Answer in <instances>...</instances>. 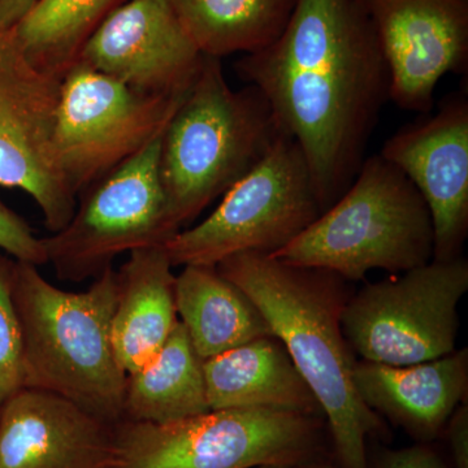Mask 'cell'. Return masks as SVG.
<instances>
[{
    "label": "cell",
    "instance_id": "cell-1",
    "mask_svg": "<svg viewBox=\"0 0 468 468\" xmlns=\"http://www.w3.org/2000/svg\"><path fill=\"white\" fill-rule=\"evenodd\" d=\"M236 72L300 144L324 212L358 174L390 101L389 69L365 0H297L275 41L243 55Z\"/></svg>",
    "mask_w": 468,
    "mask_h": 468
},
{
    "label": "cell",
    "instance_id": "cell-2",
    "mask_svg": "<svg viewBox=\"0 0 468 468\" xmlns=\"http://www.w3.org/2000/svg\"><path fill=\"white\" fill-rule=\"evenodd\" d=\"M217 268L261 311L313 390L325 419L335 467L368 468L367 440L387 436L388 428L354 384L356 360L341 326L349 300L346 280L257 252L234 255Z\"/></svg>",
    "mask_w": 468,
    "mask_h": 468
},
{
    "label": "cell",
    "instance_id": "cell-3",
    "mask_svg": "<svg viewBox=\"0 0 468 468\" xmlns=\"http://www.w3.org/2000/svg\"><path fill=\"white\" fill-rule=\"evenodd\" d=\"M116 295L113 267L86 291L68 292L50 284L33 264L16 261L15 266L24 388L58 394L111 426L124 415L128 378L111 335Z\"/></svg>",
    "mask_w": 468,
    "mask_h": 468
},
{
    "label": "cell",
    "instance_id": "cell-4",
    "mask_svg": "<svg viewBox=\"0 0 468 468\" xmlns=\"http://www.w3.org/2000/svg\"><path fill=\"white\" fill-rule=\"evenodd\" d=\"M282 133L255 86L233 90L221 58L205 57L162 138L160 178L178 232L249 174Z\"/></svg>",
    "mask_w": 468,
    "mask_h": 468
},
{
    "label": "cell",
    "instance_id": "cell-5",
    "mask_svg": "<svg viewBox=\"0 0 468 468\" xmlns=\"http://www.w3.org/2000/svg\"><path fill=\"white\" fill-rule=\"evenodd\" d=\"M433 251L423 197L401 169L375 154L331 207L270 257L358 282L372 270L401 275L433 261Z\"/></svg>",
    "mask_w": 468,
    "mask_h": 468
},
{
    "label": "cell",
    "instance_id": "cell-6",
    "mask_svg": "<svg viewBox=\"0 0 468 468\" xmlns=\"http://www.w3.org/2000/svg\"><path fill=\"white\" fill-rule=\"evenodd\" d=\"M326 433L323 415L264 409L211 410L165 424L122 419L106 468H294L326 455Z\"/></svg>",
    "mask_w": 468,
    "mask_h": 468
},
{
    "label": "cell",
    "instance_id": "cell-7",
    "mask_svg": "<svg viewBox=\"0 0 468 468\" xmlns=\"http://www.w3.org/2000/svg\"><path fill=\"white\" fill-rule=\"evenodd\" d=\"M300 144L282 133L198 226L165 243L174 267L214 266L243 252L271 255L322 215Z\"/></svg>",
    "mask_w": 468,
    "mask_h": 468
},
{
    "label": "cell",
    "instance_id": "cell-8",
    "mask_svg": "<svg viewBox=\"0 0 468 468\" xmlns=\"http://www.w3.org/2000/svg\"><path fill=\"white\" fill-rule=\"evenodd\" d=\"M468 291L463 257L431 261L351 295L341 326L353 353L387 366H411L455 350L458 304Z\"/></svg>",
    "mask_w": 468,
    "mask_h": 468
},
{
    "label": "cell",
    "instance_id": "cell-9",
    "mask_svg": "<svg viewBox=\"0 0 468 468\" xmlns=\"http://www.w3.org/2000/svg\"><path fill=\"white\" fill-rule=\"evenodd\" d=\"M163 133L80 193L67 226L42 239L58 279H95L119 255L163 246L178 233L160 178Z\"/></svg>",
    "mask_w": 468,
    "mask_h": 468
},
{
    "label": "cell",
    "instance_id": "cell-10",
    "mask_svg": "<svg viewBox=\"0 0 468 468\" xmlns=\"http://www.w3.org/2000/svg\"><path fill=\"white\" fill-rule=\"evenodd\" d=\"M186 94H143L76 61L61 80L54 124L55 155L76 196L158 138Z\"/></svg>",
    "mask_w": 468,
    "mask_h": 468
},
{
    "label": "cell",
    "instance_id": "cell-11",
    "mask_svg": "<svg viewBox=\"0 0 468 468\" xmlns=\"http://www.w3.org/2000/svg\"><path fill=\"white\" fill-rule=\"evenodd\" d=\"M61 80L30 60L14 27L0 26V186L27 193L51 233L77 205L55 155Z\"/></svg>",
    "mask_w": 468,
    "mask_h": 468
},
{
    "label": "cell",
    "instance_id": "cell-12",
    "mask_svg": "<svg viewBox=\"0 0 468 468\" xmlns=\"http://www.w3.org/2000/svg\"><path fill=\"white\" fill-rule=\"evenodd\" d=\"M390 76V101L430 113L440 80L466 75L468 0H365Z\"/></svg>",
    "mask_w": 468,
    "mask_h": 468
},
{
    "label": "cell",
    "instance_id": "cell-13",
    "mask_svg": "<svg viewBox=\"0 0 468 468\" xmlns=\"http://www.w3.org/2000/svg\"><path fill=\"white\" fill-rule=\"evenodd\" d=\"M205 57L165 0H126L76 61L143 94L178 97L192 88Z\"/></svg>",
    "mask_w": 468,
    "mask_h": 468
},
{
    "label": "cell",
    "instance_id": "cell-14",
    "mask_svg": "<svg viewBox=\"0 0 468 468\" xmlns=\"http://www.w3.org/2000/svg\"><path fill=\"white\" fill-rule=\"evenodd\" d=\"M380 155L423 197L435 232L433 260L462 257L468 233L467 95H451L435 115L397 132Z\"/></svg>",
    "mask_w": 468,
    "mask_h": 468
},
{
    "label": "cell",
    "instance_id": "cell-15",
    "mask_svg": "<svg viewBox=\"0 0 468 468\" xmlns=\"http://www.w3.org/2000/svg\"><path fill=\"white\" fill-rule=\"evenodd\" d=\"M112 426L76 403L21 388L0 408V468H106Z\"/></svg>",
    "mask_w": 468,
    "mask_h": 468
},
{
    "label": "cell",
    "instance_id": "cell-16",
    "mask_svg": "<svg viewBox=\"0 0 468 468\" xmlns=\"http://www.w3.org/2000/svg\"><path fill=\"white\" fill-rule=\"evenodd\" d=\"M354 384L360 399L378 417H387L417 442H433L452 411L466 402L467 349L401 367L356 362Z\"/></svg>",
    "mask_w": 468,
    "mask_h": 468
},
{
    "label": "cell",
    "instance_id": "cell-17",
    "mask_svg": "<svg viewBox=\"0 0 468 468\" xmlns=\"http://www.w3.org/2000/svg\"><path fill=\"white\" fill-rule=\"evenodd\" d=\"M165 246L129 252L117 272L113 349L126 375L155 358L180 320L176 309V276Z\"/></svg>",
    "mask_w": 468,
    "mask_h": 468
},
{
    "label": "cell",
    "instance_id": "cell-18",
    "mask_svg": "<svg viewBox=\"0 0 468 468\" xmlns=\"http://www.w3.org/2000/svg\"><path fill=\"white\" fill-rule=\"evenodd\" d=\"M209 409L323 415L279 338H257L203 362Z\"/></svg>",
    "mask_w": 468,
    "mask_h": 468
},
{
    "label": "cell",
    "instance_id": "cell-19",
    "mask_svg": "<svg viewBox=\"0 0 468 468\" xmlns=\"http://www.w3.org/2000/svg\"><path fill=\"white\" fill-rule=\"evenodd\" d=\"M176 309L205 362L272 335L250 298L214 266H185L176 276Z\"/></svg>",
    "mask_w": 468,
    "mask_h": 468
},
{
    "label": "cell",
    "instance_id": "cell-20",
    "mask_svg": "<svg viewBox=\"0 0 468 468\" xmlns=\"http://www.w3.org/2000/svg\"><path fill=\"white\" fill-rule=\"evenodd\" d=\"M208 411L203 360L178 322L155 358L126 378L122 419L165 424Z\"/></svg>",
    "mask_w": 468,
    "mask_h": 468
},
{
    "label": "cell",
    "instance_id": "cell-21",
    "mask_svg": "<svg viewBox=\"0 0 468 468\" xmlns=\"http://www.w3.org/2000/svg\"><path fill=\"white\" fill-rule=\"evenodd\" d=\"M206 57L251 54L275 41L297 0H165Z\"/></svg>",
    "mask_w": 468,
    "mask_h": 468
},
{
    "label": "cell",
    "instance_id": "cell-22",
    "mask_svg": "<svg viewBox=\"0 0 468 468\" xmlns=\"http://www.w3.org/2000/svg\"><path fill=\"white\" fill-rule=\"evenodd\" d=\"M126 0H37L14 27L37 67L63 79L91 33Z\"/></svg>",
    "mask_w": 468,
    "mask_h": 468
},
{
    "label": "cell",
    "instance_id": "cell-23",
    "mask_svg": "<svg viewBox=\"0 0 468 468\" xmlns=\"http://www.w3.org/2000/svg\"><path fill=\"white\" fill-rule=\"evenodd\" d=\"M16 261L0 252V408L24 388L23 335L14 301Z\"/></svg>",
    "mask_w": 468,
    "mask_h": 468
},
{
    "label": "cell",
    "instance_id": "cell-24",
    "mask_svg": "<svg viewBox=\"0 0 468 468\" xmlns=\"http://www.w3.org/2000/svg\"><path fill=\"white\" fill-rule=\"evenodd\" d=\"M0 250L12 260L43 266L48 264L42 239L37 237L29 224L20 215L0 201Z\"/></svg>",
    "mask_w": 468,
    "mask_h": 468
},
{
    "label": "cell",
    "instance_id": "cell-25",
    "mask_svg": "<svg viewBox=\"0 0 468 468\" xmlns=\"http://www.w3.org/2000/svg\"><path fill=\"white\" fill-rule=\"evenodd\" d=\"M368 468H452L448 458L432 442H417L401 449L378 448L368 455Z\"/></svg>",
    "mask_w": 468,
    "mask_h": 468
},
{
    "label": "cell",
    "instance_id": "cell-26",
    "mask_svg": "<svg viewBox=\"0 0 468 468\" xmlns=\"http://www.w3.org/2000/svg\"><path fill=\"white\" fill-rule=\"evenodd\" d=\"M449 449V463L454 468H468V406L461 403L452 411L442 431Z\"/></svg>",
    "mask_w": 468,
    "mask_h": 468
},
{
    "label": "cell",
    "instance_id": "cell-27",
    "mask_svg": "<svg viewBox=\"0 0 468 468\" xmlns=\"http://www.w3.org/2000/svg\"><path fill=\"white\" fill-rule=\"evenodd\" d=\"M37 0H0V26L14 27Z\"/></svg>",
    "mask_w": 468,
    "mask_h": 468
},
{
    "label": "cell",
    "instance_id": "cell-28",
    "mask_svg": "<svg viewBox=\"0 0 468 468\" xmlns=\"http://www.w3.org/2000/svg\"><path fill=\"white\" fill-rule=\"evenodd\" d=\"M294 468H335L334 462L331 461V458H326V455H323V457L315 458V460H311L309 462H304V463L300 464V466Z\"/></svg>",
    "mask_w": 468,
    "mask_h": 468
},
{
    "label": "cell",
    "instance_id": "cell-29",
    "mask_svg": "<svg viewBox=\"0 0 468 468\" xmlns=\"http://www.w3.org/2000/svg\"><path fill=\"white\" fill-rule=\"evenodd\" d=\"M255 468H292L288 466H275V464H268V466H260Z\"/></svg>",
    "mask_w": 468,
    "mask_h": 468
}]
</instances>
